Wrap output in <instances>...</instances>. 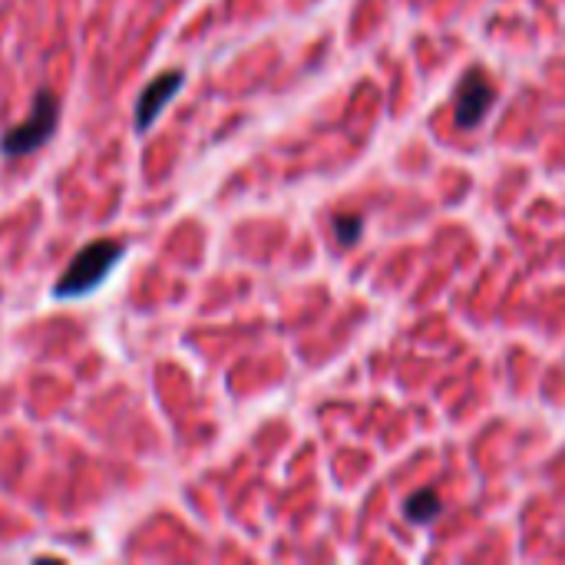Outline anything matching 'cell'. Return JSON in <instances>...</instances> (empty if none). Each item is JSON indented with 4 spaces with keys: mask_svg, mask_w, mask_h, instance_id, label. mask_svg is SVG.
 Here are the masks:
<instances>
[{
    "mask_svg": "<svg viewBox=\"0 0 565 565\" xmlns=\"http://www.w3.org/2000/svg\"><path fill=\"white\" fill-rule=\"evenodd\" d=\"M182 83H185L182 70H166V73H159L156 79L146 83V89L136 99V132H146L162 116V109L175 99Z\"/></svg>",
    "mask_w": 565,
    "mask_h": 565,
    "instance_id": "277c9868",
    "label": "cell"
},
{
    "mask_svg": "<svg viewBox=\"0 0 565 565\" xmlns=\"http://www.w3.org/2000/svg\"><path fill=\"white\" fill-rule=\"evenodd\" d=\"M440 510H444V503H440V497L437 493H430V490H424V493H414L411 500H407V507H404V513H407V520L411 523H434L437 516H440Z\"/></svg>",
    "mask_w": 565,
    "mask_h": 565,
    "instance_id": "5b68a950",
    "label": "cell"
},
{
    "mask_svg": "<svg viewBox=\"0 0 565 565\" xmlns=\"http://www.w3.org/2000/svg\"><path fill=\"white\" fill-rule=\"evenodd\" d=\"M56 122H60V99H56L53 89H40L36 99H33L30 116L23 122L10 126L0 136V152L7 159H20V156L36 152L40 146L50 142V136L56 132Z\"/></svg>",
    "mask_w": 565,
    "mask_h": 565,
    "instance_id": "7a4b0ae2",
    "label": "cell"
},
{
    "mask_svg": "<svg viewBox=\"0 0 565 565\" xmlns=\"http://www.w3.org/2000/svg\"><path fill=\"white\" fill-rule=\"evenodd\" d=\"M364 232V218L361 215H338L334 218V235L341 245H354Z\"/></svg>",
    "mask_w": 565,
    "mask_h": 565,
    "instance_id": "8992f818",
    "label": "cell"
},
{
    "mask_svg": "<svg viewBox=\"0 0 565 565\" xmlns=\"http://www.w3.org/2000/svg\"><path fill=\"white\" fill-rule=\"evenodd\" d=\"M126 258V245L116 238H96L89 245H83L70 265L63 268L60 281L53 285V298L60 301H73V298H86L93 295L109 275L113 268Z\"/></svg>",
    "mask_w": 565,
    "mask_h": 565,
    "instance_id": "6da1fadb",
    "label": "cell"
},
{
    "mask_svg": "<svg viewBox=\"0 0 565 565\" xmlns=\"http://www.w3.org/2000/svg\"><path fill=\"white\" fill-rule=\"evenodd\" d=\"M493 103H497V89H493L490 76L483 70H470L460 79V89H457V126L460 129H477Z\"/></svg>",
    "mask_w": 565,
    "mask_h": 565,
    "instance_id": "3957f363",
    "label": "cell"
}]
</instances>
